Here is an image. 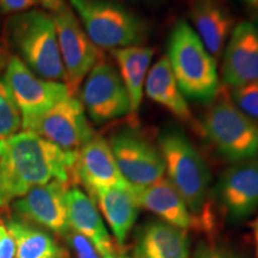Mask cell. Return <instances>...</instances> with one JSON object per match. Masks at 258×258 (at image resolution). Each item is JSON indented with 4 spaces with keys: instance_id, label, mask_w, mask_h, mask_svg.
<instances>
[{
    "instance_id": "obj_30",
    "label": "cell",
    "mask_w": 258,
    "mask_h": 258,
    "mask_svg": "<svg viewBox=\"0 0 258 258\" xmlns=\"http://www.w3.org/2000/svg\"><path fill=\"white\" fill-rule=\"evenodd\" d=\"M37 3L51 14H55L66 6V0H37Z\"/></svg>"
},
{
    "instance_id": "obj_32",
    "label": "cell",
    "mask_w": 258,
    "mask_h": 258,
    "mask_svg": "<svg viewBox=\"0 0 258 258\" xmlns=\"http://www.w3.org/2000/svg\"><path fill=\"white\" fill-rule=\"evenodd\" d=\"M247 5H250L251 8L258 10V0H244Z\"/></svg>"
},
{
    "instance_id": "obj_11",
    "label": "cell",
    "mask_w": 258,
    "mask_h": 258,
    "mask_svg": "<svg viewBox=\"0 0 258 258\" xmlns=\"http://www.w3.org/2000/svg\"><path fill=\"white\" fill-rule=\"evenodd\" d=\"M23 131L40 135L69 152H78L95 135L82 102L72 95L57 102Z\"/></svg>"
},
{
    "instance_id": "obj_19",
    "label": "cell",
    "mask_w": 258,
    "mask_h": 258,
    "mask_svg": "<svg viewBox=\"0 0 258 258\" xmlns=\"http://www.w3.org/2000/svg\"><path fill=\"white\" fill-rule=\"evenodd\" d=\"M194 31L217 60L225 49L232 32V18L215 0H192L189 11Z\"/></svg>"
},
{
    "instance_id": "obj_29",
    "label": "cell",
    "mask_w": 258,
    "mask_h": 258,
    "mask_svg": "<svg viewBox=\"0 0 258 258\" xmlns=\"http://www.w3.org/2000/svg\"><path fill=\"white\" fill-rule=\"evenodd\" d=\"M192 258H227L225 257L224 254L219 252L215 249H213L211 246H207V245L201 244L199 245L198 249L194 252Z\"/></svg>"
},
{
    "instance_id": "obj_9",
    "label": "cell",
    "mask_w": 258,
    "mask_h": 258,
    "mask_svg": "<svg viewBox=\"0 0 258 258\" xmlns=\"http://www.w3.org/2000/svg\"><path fill=\"white\" fill-rule=\"evenodd\" d=\"M55 24L61 60H62L67 86L74 96L95 64L103 59L101 49L90 40L73 10L64 6L51 14Z\"/></svg>"
},
{
    "instance_id": "obj_14",
    "label": "cell",
    "mask_w": 258,
    "mask_h": 258,
    "mask_svg": "<svg viewBox=\"0 0 258 258\" xmlns=\"http://www.w3.org/2000/svg\"><path fill=\"white\" fill-rule=\"evenodd\" d=\"M222 78L226 88L258 83V29L241 22L231 32L222 59Z\"/></svg>"
},
{
    "instance_id": "obj_2",
    "label": "cell",
    "mask_w": 258,
    "mask_h": 258,
    "mask_svg": "<svg viewBox=\"0 0 258 258\" xmlns=\"http://www.w3.org/2000/svg\"><path fill=\"white\" fill-rule=\"evenodd\" d=\"M159 151L165 164L166 178L185 202L194 227L211 233L215 228L212 176L205 159L177 127H167L161 132Z\"/></svg>"
},
{
    "instance_id": "obj_8",
    "label": "cell",
    "mask_w": 258,
    "mask_h": 258,
    "mask_svg": "<svg viewBox=\"0 0 258 258\" xmlns=\"http://www.w3.org/2000/svg\"><path fill=\"white\" fill-rule=\"evenodd\" d=\"M4 80L21 111L23 129L71 95L63 83L41 78L16 55L9 57Z\"/></svg>"
},
{
    "instance_id": "obj_6",
    "label": "cell",
    "mask_w": 258,
    "mask_h": 258,
    "mask_svg": "<svg viewBox=\"0 0 258 258\" xmlns=\"http://www.w3.org/2000/svg\"><path fill=\"white\" fill-rule=\"evenodd\" d=\"M80 24L99 49L140 46L147 27L139 16L112 0H70Z\"/></svg>"
},
{
    "instance_id": "obj_26",
    "label": "cell",
    "mask_w": 258,
    "mask_h": 258,
    "mask_svg": "<svg viewBox=\"0 0 258 258\" xmlns=\"http://www.w3.org/2000/svg\"><path fill=\"white\" fill-rule=\"evenodd\" d=\"M66 234L71 246L77 254V258H104L97 251L91 241L83 237L82 234L72 230H70Z\"/></svg>"
},
{
    "instance_id": "obj_33",
    "label": "cell",
    "mask_w": 258,
    "mask_h": 258,
    "mask_svg": "<svg viewBox=\"0 0 258 258\" xmlns=\"http://www.w3.org/2000/svg\"><path fill=\"white\" fill-rule=\"evenodd\" d=\"M104 258H132L128 256H117V254H109V256H105Z\"/></svg>"
},
{
    "instance_id": "obj_10",
    "label": "cell",
    "mask_w": 258,
    "mask_h": 258,
    "mask_svg": "<svg viewBox=\"0 0 258 258\" xmlns=\"http://www.w3.org/2000/svg\"><path fill=\"white\" fill-rule=\"evenodd\" d=\"M83 83L80 102L95 124L108 123L131 112V101L120 73L104 59L95 64Z\"/></svg>"
},
{
    "instance_id": "obj_21",
    "label": "cell",
    "mask_w": 258,
    "mask_h": 258,
    "mask_svg": "<svg viewBox=\"0 0 258 258\" xmlns=\"http://www.w3.org/2000/svg\"><path fill=\"white\" fill-rule=\"evenodd\" d=\"M115 57L120 77L127 90L131 101L132 118L135 121L140 110L145 90V82L150 64L152 62L154 49L146 46H131L111 50Z\"/></svg>"
},
{
    "instance_id": "obj_25",
    "label": "cell",
    "mask_w": 258,
    "mask_h": 258,
    "mask_svg": "<svg viewBox=\"0 0 258 258\" xmlns=\"http://www.w3.org/2000/svg\"><path fill=\"white\" fill-rule=\"evenodd\" d=\"M230 97L233 104L244 115L258 122V83L232 88Z\"/></svg>"
},
{
    "instance_id": "obj_24",
    "label": "cell",
    "mask_w": 258,
    "mask_h": 258,
    "mask_svg": "<svg viewBox=\"0 0 258 258\" xmlns=\"http://www.w3.org/2000/svg\"><path fill=\"white\" fill-rule=\"evenodd\" d=\"M8 60H5V54L0 47V140L18 133L22 128L21 111L4 80Z\"/></svg>"
},
{
    "instance_id": "obj_12",
    "label": "cell",
    "mask_w": 258,
    "mask_h": 258,
    "mask_svg": "<svg viewBox=\"0 0 258 258\" xmlns=\"http://www.w3.org/2000/svg\"><path fill=\"white\" fill-rule=\"evenodd\" d=\"M225 214L232 221H241L258 209V160L234 163L224 171L215 186Z\"/></svg>"
},
{
    "instance_id": "obj_15",
    "label": "cell",
    "mask_w": 258,
    "mask_h": 258,
    "mask_svg": "<svg viewBox=\"0 0 258 258\" xmlns=\"http://www.w3.org/2000/svg\"><path fill=\"white\" fill-rule=\"evenodd\" d=\"M74 175L91 194L110 186H128L116 165L110 145L101 135H93L78 151Z\"/></svg>"
},
{
    "instance_id": "obj_28",
    "label": "cell",
    "mask_w": 258,
    "mask_h": 258,
    "mask_svg": "<svg viewBox=\"0 0 258 258\" xmlns=\"http://www.w3.org/2000/svg\"><path fill=\"white\" fill-rule=\"evenodd\" d=\"M16 245L8 227L0 222V258H15Z\"/></svg>"
},
{
    "instance_id": "obj_22",
    "label": "cell",
    "mask_w": 258,
    "mask_h": 258,
    "mask_svg": "<svg viewBox=\"0 0 258 258\" xmlns=\"http://www.w3.org/2000/svg\"><path fill=\"white\" fill-rule=\"evenodd\" d=\"M145 91L150 99L163 106L180 121L192 122V115L184 95L176 82L169 60L164 55L148 71Z\"/></svg>"
},
{
    "instance_id": "obj_23",
    "label": "cell",
    "mask_w": 258,
    "mask_h": 258,
    "mask_svg": "<svg viewBox=\"0 0 258 258\" xmlns=\"http://www.w3.org/2000/svg\"><path fill=\"white\" fill-rule=\"evenodd\" d=\"M8 230L16 245L15 258H60L62 251L44 231L21 220L8 222Z\"/></svg>"
},
{
    "instance_id": "obj_34",
    "label": "cell",
    "mask_w": 258,
    "mask_h": 258,
    "mask_svg": "<svg viewBox=\"0 0 258 258\" xmlns=\"http://www.w3.org/2000/svg\"><path fill=\"white\" fill-rule=\"evenodd\" d=\"M256 27H257V29H258V22H257V25H256Z\"/></svg>"
},
{
    "instance_id": "obj_1",
    "label": "cell",
    "mask_w": 258,
    "mask_h": 258,
    "mask_svg": "<svg viewBox=\"0 0 258 258\" xmlns=\"http://www.w3.org/2000/svg\"><path fill=\"white\" fill-rule=\"evenodd\" d=\"M77 153L27 131L0 140V207L51 180L70 185Z\"/></svg>"
},
{
    "instance_id": "obj_27",
    "label": "cell",
    "mask_w": 258,
    "mask_h": 258,
    "mask_svg": "<svg viewBox=\"0 0 258 258\" xmlns=\"http://www.w3.org/2000/svg\"><path fill=\"white\" fill-rule=\"evenodd\" d=\"M37 5V0H0V11L3 14L15 15L29 11Z\"/></svg>"
},
{
    "instance_id": "obj_13",
    "label": "cell",
    "mask_w": 258,
    "mask_h": 258,
    "mask_svg": "<svg viewBox=\"0 0 258 258\" xmlns=\"http://www.w3.org/2000/svg\"><path fill=\"white\" fill-rule=\"evenodd\" d=\"M70 185L59 180L32 188L16 200L14 208L18 215L42 227L66 234L70 231L67 221L66 191Z\"/></svg>"
},
{
    "instance_id": "obj_3",
    "label": "cell",
    "mask_w": 258,
    "mask_h": 258,
    "mask_svg": "<svg viewBox=\"0 0 258 258\" xmlns=\"http://www.w3.org/2000/svg\"><path fill=\"white\" fill-rule=\"evenodd\" d=\"M10 47L41 78L64 84L62 60L53 16L41 10L10 15L5 23Z\"/></svg>"
},
{
    "instance_id": "obj_20",
    "label": "cell",
    "mask_w": 258,
    "mask_h": 258,
    "mask_svg": "<svg viewBox=\"0 0 258 258\" xmlns=\"http://www.w3.org/2000/svg\"><path fill=\"white\" fill-rule=\"evenodd\" d=\"M118 245H123L137 221L139 205L131 186H110L92 194Z\"/></svg>"
},
{
    "instance_id": "obj_5",
    "label": "cell",
    "mask_w": 258,
    "mask_h": 258,
    "mask_svg": "<svg viewBox=\"0 0 258 258\" xmlns=\"http://www.w3.org/2000/svg\"><path fill=\"white\" fill-rule=\"evenodd\" d=\"M201 120L202 134L227 160L256 159L258 122L244 115L232 102L227 88L219 89Z\"/></svg>"
},
{
    "instance_id": "obj_7",
    "label": "cell",
    "mask_w": 258,
    "mask_h": 258,
    "mask_svg": "<svg viewBox=\"0 0 258 258\" xmlns=\"http://www.w3.org/2000/svg\"><path fill=\"white\" fill-rule=\"evenodd\" d=\"M108 143L121 176L132 189H143L165 175V164L159 148L137 127L118 129Z\"/></svg>"
},
{
    "instance_id": "obj_17",
    "label": "cell",
    "mask_w": 258,
    "mask_h": 258,
    "mask_svg": "<svg viewBox=\"0 0 258 258\" xmlns=\"http://www.w3.org/2000/svg\"><path fill=\"white\" fill-rule=\"evenodd\" d=\"M186 231L161 220L141 226L134 245L133 258H189Z\"/></svg>"
},
{
    "instance_id": "obj_31",
    "label": "cell",
    "mask_w": 258,
    "mask_h": 258,
    "mask_svg": "<svg viewBox=\"0 0 258 258\" xmlns=\"http://www.w3.org/2000/svg\"><path fill=\"white\" fill-rule=\"evenodd\" d=\"M250 227L252 230L254 238V246H256V258H258V215L250 222Z\"/></svg>"
},
{
    "instance_id": "obj_4",
    "label": "cell",
    "mask_w": 258,
    "mask_h": 258,
    "mask_svg": "<svg viewBox=\"0 0 258 258\" xmlns=\"http://www.w3.org/2000/svg\"><path fill=\"white\" fill-rule=\"evenodd\" d=\"M167 60L186 98L211 103L220 89L214 60L186 21H178L170 34Z\"/></svg>"
},
{
    "instance_id": "obj_18",
    "label": "cell",
    "mask_w": 258,
    "mask_h": 258,
    "mask_svg": "<svg viewBox=\"0 0 258 258\" xmlns=\"http://www.w3.org/2000/svg\"><path fill=\"white\" fill-rule=\"evenodd\" d=\"M134 194L139 207L156 214L161 221L184 231L194 227L192 217L185 202L166 177L143 189L134 190Z\"/></svg>"
},
{
    "instance_id": "obj_16",
    "label": "cell",
    "mask_w": 258,
    "mask_h": 258,
    "mask_svg": "<svg viewBox=\"0 0 258 258\" xmlns=\"http://www.w3.org/2000/svg\"><path fill=\"white\" fill-rule=\"evenodd\" d=\"M66 208L70 230L91 241L103 257L115 254L114 240L106 231L92 198L78 186H71L66 191Z\"/></svg>"
}]
</instances>
